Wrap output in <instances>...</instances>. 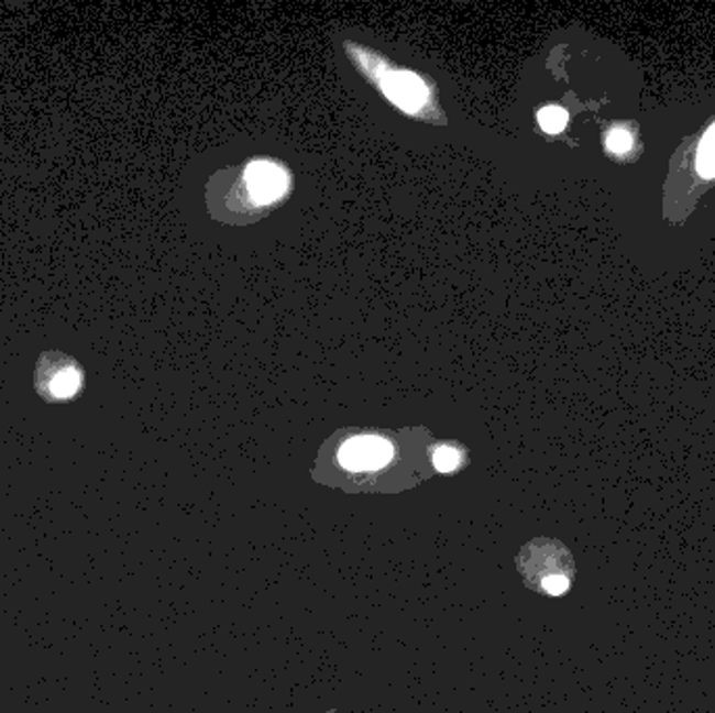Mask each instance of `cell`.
<instances>
[{
  "instance_id": "obj_5",
  "label": "cell",
  "mask_w": 715,
  "mask_h": 713,
  "mask_svg": "<svg viewBox=\"0 0 715 713\" xmlns=\"http://www.w3.org/2000/svg\"><path fill=\"white\" fill-rule=\"evenodd\" d=\"M698 172L705 178H714L715 176V127L707 132V136L701 143V151H698Z\"/></svg>"
},
{
  "instance_id": "obj_1",
  "label": "cell",
  "mask_w": 715,
  "mask_h": 713,
  "mask_svg": "<svg viewBox=\"0 0 715 713\" xmlns=\"http://www.w3.org/2000/svg\"><path fill=\"white\" fill-rule=\"evenodd\" d=\"M34 387L46 402H64L80 394L85 387V371L69 354L51 350L36 362Z\"/></svg>"
},
{
  "instance_id": "obj_4",
  "label": "cell",
  "mask_w": 715,
  "mask_h": 713,
  "mask_svg": "<svg viewBox=\"0 0 715 713\" xmlns=\"http://www.w3.org/2000/svg\"><path fill=\"white\" fill-rule=\"evenodd\" d=\"M383 90L404 111H419L427 101V88L413 74H389L383 80Z\"/></svg>"
},
{
  "instance_id": "obj_7",
  "label": "cell",
  "mask_w": 715,
  "mask_h": 713,
  "mask_svg": "<svg viewBox=\"0 0 715 713\" xmlns=\"http://www.w3.org/2000/svg\"><path fill=\"white\" fill-rule=\"evenodd\" d=\"M433 462H436V467L440 471L448 473V471H454L461 464V454L454 448H440L436 452V457H433Z\"/></svg>"
},
{
  "instance_id": "obj_8",
  "label": "cell",
  "mask_w": 715,
  "mask_h": 713,
  "mask_svg": "<svg viewBox=\"0 0 715 713\" xmlns=\"http://www.w3.org/2000/svg\"><path fill=\"white\" fill-rule=\"evenodd\" d=\"M569 586H571V580H569L565 573H552V575H547L544 582H542L544 592L550 594V596H561V594H565Z\"/></svg>"
},
{
  "instance_id": "obj_9",
  "label": "cell",
  "mask_w": 715,
  "mask_h": 713,
  "mask_svg": "<svg viewBox=\"0 0 715 713\" xmlns=\"http://www.w3.org/2000/svg\"><path fill=\"white\" fill-rule=\"evenodd\" d=\"M607 147L613 153H626L631 149V134H628L626 130H613L609 136H607Z\"/></svg>"
},
{
  "instance_id": "obj_3",
  "label": "cell",
  "mask_w": 715,
  "mask_h": 713,
  "mask_svg": "<svg viewBox=\"0 0 715 713\" xmlns=\"http://www.w3.org/2000/svg\"><path fill=\"white\" fill-rule=\"evenodd\" d=\"M248 187L252 193L253 199L257 204H271L274 199H278L287 187H289V178L283 169L268 162H257L248 168Z\"/></svg>"
},
{
  "instance_id": "obj_6",
  "label": "cell",
  "mask_w": 715,
  "mask_h": 713,
  "mask_svg": "<svg viewBox=\"0 0 715 713\" xmlns=\"http://www.w3.org/2000/svg\"><path fill=\"white\" fill-rule=\"evenodd\" d=\"M538 118H540V127L550 134H557L568 127V111L561 107H547L540 111Z\"/></svg>"
},
{
  "instance_id": "obj_2",
  "label": "cell",
  "mask_w": 715,
  "mask_h": 713,
  "mask_svg": "<svg viewBox=\"0 0 715 713\" xmlns=\"http://www.w3.org/2000/svg\"><path fill=\"white\" fill-rule=\"evenodd\" d=\"M394 448L389 441L381 440L375 436H364L348 441L341 452L339 461L350 471H364V469H380L392 461Z\"/></svg>"
}]
</instances>
